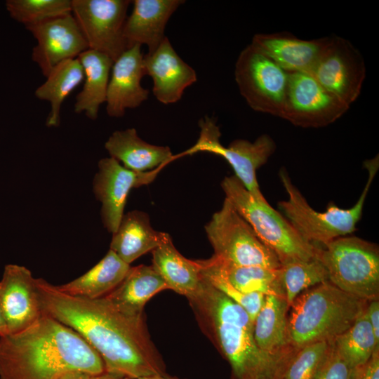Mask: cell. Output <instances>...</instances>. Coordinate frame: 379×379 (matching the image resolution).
<instances>
[{
  "mask_svg": "<svg viewBox=\"0 0 379 379\" xmlns=\"http://www.w3.org/2000/svg\"><path fill=\"white\" fill-rule=\"evenodd\" d=\"M36 286L43 312L79 333L100 355L105 372L132 379L166 373L144 315H126L105 297L67 294L43 279H36Z\"/></svg>",
  "mask_w": 379,
  "mask_h": 379,
  "instance_id": "6da1fadb",
  "label": "cell"
},
{
  "mask_svg": "<svg viewBox=\"0 0 379 379\" xmlns=\"http://www.w3.org/2000/svg\"><path fill=\"white\" fill-rule=\"evenodd\" d=\"M74 370L91 375L105 372L98 352L48 314L23 331L0 337V379H58Z\"/></svg>",
  "mask_w": 379,
  "mask_h": 379,
  "instance_id": "7a4b0ae2",
  "label": "cell"
},
{
  "mask_svg": "<svg viewBox=\"0 0 379 379\" xmlns=\"http://www.w3.org/2000/svg\"><path fill=\"white\" fill-rule=\"evenodd\" d=\"M202 330L231 366V379H281L288 365L262 352L246 311L201 277L188 295Z\"/></svg>",
  "mask_w": 379,
  "mask_h": 379,
  "instance_id": "3957f363",
  "label": "cell"
},
{
  "mask_svg": "<svg viewBox=\"0 0 379 379\" xmlns=\"http://www.w3.org/2000/svg\"><path fill=\"white\" fill-rule=\"evenodd\" d=\"M368 302L341 291L328 281L303 291L288 312L291 347L297 351L310 344L333 340L354 323Z\"/></svg>",
  "mask_w": 379,
  "mask_h": 379,
  "instance_id": "277c9868",
  "label": "cell"
},
{
  "mask_svg": "<svg viewBox=\"0 0 379 379\" xmlns=\"http://www.w3.org/2000/svg\"><path fill=\"white\" fill-rule=\"evenodd\" d=\"M368 180L357 201L350 208H340L330 203L326 211L319 212L311 207L300 191L292 182L285 169L279 172L288 199L278 203L283 215L295 230L310 244L321 246L350 234L360 220L367 194L379 168L378 156L364 162Z\"/></svg>",
  "mask_w": 379,
  "mask_h": 379,
  "instance_id": "5b68a950",
  "label": "cell"
},
{
  "mask_svg": "<svg viewBox=\"0 0 379 379\" xmlns=\"http://www.w3.org/2000/svg\"><path fill=\"white\" fill-rule=\"evenodd\" d=\"M221 187L225 199L251 225L260 241L274 253L281 265L317 258L318 246L302 238L267 200L254 198L234 175L225 177Z\"/></svg>",
  "mask_w": 379,
  "mask_h": 379,
  "instance_id": "8992f818",
  "label": "cell"
},
{
  "mask_svg": "<svg viewBox=\"0 0 379 379\" xmlns=\"http://www.w3.org/2000/svg\"><path fill=\"white\" fill-rule=\"evenodd\" d=\"M317 257L328 281L341 291L366 301L379 299V248L351 236L318 246Z\"/></svg>",
  "mask_w": 379,
  "mask_h": 379,
  "instance_id": "52a82bcc",
  "label": "cell"
},
{
  "mask_svg": "<svg viewBox=\"0 0 379 379\" xmlns=\"http://www.w3.org/2000/svg\"><path fill=\"white\" fill-rule=\"evenodd\" d=\"M214 250L213 257L237 266L272 269L281 264L274 253L258 237L251 225L225 199L221 208L205 226Z\"/></svg>",
  "mask_w": 379,
  "mask_h": 379,
  "instance_id": "ba28073f",
  "label": "cell"
},
{
  "mask_svg": "<svg viewBox=\"0 0 379 379\" xmlns=\"http://www.w3.org/2000/svg\"><path fill=\"white\" fill-rule=\"evenodd\" d=\"M199 126L200 132L197 141L180 155L206 152L223 157L234 170V176L253 197L260 201L266 200L260 190L256 171L275 152L274 140L269 135L262 134L253 142L237 139L225 147L220 141V128L213 118L204 117L199 120Z\"/></svg>",
  "mask_w": 379,
  "mask_h": 379,
  "instance_id": "9c48e42d",
  "label": "cell"
},
{
  "mask_svg": "<svg viewBox=\"0 0 379 379\" xmlns=\"http://www.w3.org/2000/svg\"><path fill=\"white\" fill-rule=\"evenodd\" d=\"M234 78L241 95L252 109L281 117L288 72L250 44L238 55Z\"/></svg>",
  "mask_w": 379,
  "mask_h": 379,
  "instance_id": "30bf717a",
  "label": "cell"
},
{
  "mask_svg": "<svg viewBox=\"0 0 379 379\" xmlns=\"http://www.w3.org/2000/svg\"><path fill=\"white\" fill-rule=\"evenodd\" d=\"M128 0H72V14L88 49L114 62L128 48L124 36Z\"/></svg>",
  "mask_w": 379,
  "mask_h": 379,
  "instance_id": "8fae6325",
  "label": "cell"
},
{
  "mask_svg": "<svg viewBox=\"0 0 379 379\" xmlns=\"http://www.w3.org/2000/svg\"><path fill=\"white\" fill-rule=\"evenodd\" d=\"M349 108L310 74L289 73L281 118L299 127L321 128L337 121Z\"/></svg>",
  "mask_w": 379,
  "mask_h": 379,
  "instance_id": "7c38bea8",
  "label": "cell"
},
{
  "mask_svg": "<svg viewBox=\"0 0 379 379\" xmlns=\"http://www.w3.org/2000/svg\"><path fill=\"white\" fill-rule=\"evenodd\" d=\"M366 72L359 51L347 39L332 36L309 74L350 107L361 93Z\"/></svg>",
  "mask_w": 379,
  "mask_h": 379,
  "instance_id": "4fadbf2b",
  "label": "cell"
},
{
  "mask_svg": "<svg viewBox=\"0 0 379 379\" xmlns=\"http://www.w3.org/2000/svg\"><path fill=\"white\" fill-rule=\"evenodd\" d=\"M161 168L136 172L112 157L99 161L98 171L93 179V192L102 204V222L109 232L114 233L119 225L131 190L152 182Z\"/></svg>",
  "mask_w": 379,
  "mask_h": 379,
  "instance_id": "5bb4252c",
  "label": "cell"
},
{
  "mask_svg": "<svg viewBox=\"0 0 379 379\" xmlns=\"http://www.w3.org/2000/svg\"><path fill=\"white\" fill-rule=\"evenodd\" d=\"M26 29L37 44L32 59L46 77L59 63L76 58L88 49L87 42L72 14L28 25Z\"/></svg>",
  "mask_w": 379,
  "mask_h": 379,
  "instance_id": "9a60e30c",
  "label": "cell"
},
{
  "mask_svg": "<svg viewBox=\"0 0 379 379\" xmlns=\"http://www.w3.org/2000/svg\"><path fill=\"white\" fill-rule=\"evenodd\" d=\"M0 305L8 334L23 331L43 315L36 279L27 268L15 264L5 266L0 281Z\"/></svg>",
  "mask_w": 379,
  "mask_h": 379,
  "instance_id": "2e32d148",
  "label": "cell"
},
{
  "mask_svg": "<svg viewBox=\"0 0 379 379\" xmlns=\"http://www.w3.org/2000/svg\"><path fill=\"white\" fill-rule=\"evenodd\" d=\"M141 46L135 44L113 63L106 98V111L112 117H121L127 109L139 107L147 100L149 91L141 79L145 75Z\"/></svg>",
  "mask_w": 379,
  "mask_h": 379,
  "instance_id": "e0dca14e",
  "label": "cell"
},
{
  "mask_svg": "<svg viewBox=\"0 0 379 379\" xmlns=\"http://www.w3.org/2000/svg\"><path fill=\"white\" fill-rule=\"evenodd\" d=\"M143 64L145 75L153 80V95L164 105L180 100L197 80L196 71L178 55L167 36L154 51L144 55Z\"/></svg>",
  "mask_w": 379,
  "mask_h": 379,
  "instance_id": "ac0fdd59",
  "label": "cell"
},
{
  "mask_svg": "<svg viewBox=\"0 0 379 379\" xmlns=\"http://www.w3.org/2000/svg\"><path fill=\"white\" fill-rule=\"evenodd\" d=\"M330 36L305 40L288 32L256 34L251 44L288 73H310Z\"/></svg>",
  "mask_w": 379,
  "mask_h": 379,
  "instance_id": "d6986e66",
  "label": "cell"
},
{
  "mask_svg": "<svg viewBox=\"0 0 379 379\" xmlns=\"http://www.w3.org/2000/svg\"><path fill=\"white\" fill-rule=\"evenodd\" d=\"M131 13L127 17L124 36L128 48L135 44L154 51L166 36V24L183 0H134Z\"/></svg>",
  "mask_w": 379,
  "mask_h": 379,
  "instance_id": "ffe728a7",
  "label": "cell"
},
{
  "mask_svg": "<svg viewBox=\"0 0 379 379\" xmlns=\"http://www.w3.org/2000/svg\"><path fill=\"white\" fill-rule=\"evenodd\" d=\"M288 309L284 298L265 295L253 322V335L258 347L286 364L296 352L291 347L288 338Z\"/></svg>",
  "mask_w": 379,
  "mask_h": 379,
  "instance_id": "44dd1931",
  "label": "cell"
},
{
  "mask_svg": "<svg viewBox=\"0 0 379 379\" xmlns=\"http://www.w3.org/2000/svg\"><path fill=\"white\" fill-rule=\"evenodd\" d=\"M105 147L110 157L136 172L161 168L175 158L168 147L144 141L134 128L114 131L105 142Z\"/></svg>",
  "mask_w": 379,
  "mask_h": 379,
  "instance_id": "7402d4cb",
  "label": "cell"
},
{
  "mask_svg": "<svg viewBox=\"0 0 379 379\" xmlns=\"http://www.w3.org/2000/svg\"><path fill=\"white\" fill-rule=\"evenodd\" d=\"M112 234L110 250L128 265L152 251L168 235L154 230L149 215L140 211H130L124 215L117 230Z\"/></svg>",
  "mask_w": 379,
  "mask_h": 379,
  "instance_id": "603a6c76",
  "label": "cell"
},
{
  "mask_svg": "<svg viewBox=\"0 0 379 379\" xmlns=\"http://www.w3.org/2000/svg\"><path fill=\"white\" fill-rule=\"evenodd\" d=\"M168 289L152 266L130 267L123 281L103 296L121 312L132 317L143 316L146 302L156 293Z\"/></svg>",
  "mask_w": 379,
  "mask_h": 379,
  "instance_id": "cb8c5ba5",
  "label": "cell"
},
{
  "mask_svg": "<svg viewBox=\"0 0 379 379\" xmlns=\"http://www.w3.org/2000/svg\"><path fill=\"white\" fill-rule=\"evenodd\" d=\"M84 73L82 90L74 103L76 113L84 112L92 120L98 118L101 105L106 102L107 87L114 61L107 55L87 49L77 58Z\"/></svg>",
  "mask_w": 379,
  "mask_h": 379,
  "instance_id": "d4e9b609",
  "label": "cell"
},
{
  "mask_svg": "<svg viewBox=\"0 0 379 379\" xmlns=\"http://www.w3.org/2000/svg\"><path fill=\"white\" fill-rule=\"evenodd\" d=\"M168 289L186 297L193 293L201 281L200 266L197 260L185 258L174 246L168 234L152 251V265Z\"/></svg>",
  "mask_w": 379,
  "mask_h": 379,
  "instance_id": "484cf974",
  "label": "cell"
},
{
  "mask_svg": "<svg viewBox=\"0 0 379 379\" xmlns=\"http://www.w3.org/2000/svg\"><path fill=\"white\" fill-rule=\"evenodd\" d=\"M130 267V265L109 249L105 257L87 272L67 284L55 286L71 295L98 299L118 286Z\"/></svg>",
  "mask_w": 379,
  "mask_h": 379,
  "instance_id": "4316f807",
  "label": "cell"
},
{
  "mask_svg": "<svg viewBox=\"0 0 379 379\" xmlns=\"http://www.w3.org/2000/svg\"><path fill=\"white\" fill-rule=\"evenodd\" d=\"M232 286L244 293H259L285 298L279 267L237 266L212 256L206 260Z\"/></svg>",
  "mask_w": 379,
  "mask_h": 379,
  "instance_id": "83f0119b",
  "label": "cell"
},
{
  "mask_svg": "<svg viewBox=\"0 0 379 379\" xmlns=\"http://www.w3.org/2000/svg\"><path fill=\"white\" fill-rule=\"evenodd\" d=\"M84 79L82 65L77 58L66 60L55 66L46 81L35 91V96L48 101L51 112L46 119L48 127L60 124L61 105L65 98Z\"/></svg>",
  "mask_w": 379,
  "mask_h": 379,
  "instance_id": "f1b7e54d",
  "label": "cell"
},
{
  "mask_svg": "<svg viewBox=\"0 0 379 379\" xmlns=\"http://www.w3.org/2000/svg\"><path fill=\"white\" fill-rule=\"evenodd\" d=\"M340 354L351 366L360 368L379 350L366 310L344 333L332 340Z\"/></svg>",
  "mask_w": 379,
  "mask_h": 379,
  "instance_id": "f546056e",
  "label": "cell"
},
{
  "mask_svg": "<svg viewBox=\"0 0 379 379\" xmlns=\"http://www.w3.org/2000/svg\"><path fill=\"white\" fill-rule=\"evenodd\" d=\"M279 270L289 307L301 293L328 281L327 272L317 257L281 265Z\"/></svg>",
  "mask_w": 379,
  "mask_h": 379,
  "instance_id": "4dcf8cb0",
  "label": "cell"
},
{
  "mask_svg": "<svg viewBox=\"0 0 379 379\" xmlns=\"http://www.w3.org/2000/svg\"><path fill=\"white\" fill-rule=\"evenodd\" d=\"M11 17L25 27L72 14V0H8Z\"/></svg>",
  "mask_w": 379,
  "mask_h": 379,
  "instance_id": "1f68e13d",
  "label": "cell"
},
{
  "mask_svg": "<svg viewBox=\"0 0 379 379\" xmlns=\"http://www.w3.org/2000/svg\"><path fill=\"white\" fill-rule=\"evenodd\" d=\"M330 344L331 340L321 341L298 350L289 361L281 379H315Z\"/></svg>",
  "mask_w": 379,
  "mask_h": 379,
  "instance_id": "d6a6232c",
  "label": "cell"
},
{
  "mask_svg": "<svg viewBox=\"0 0 379 379\" xmlns=\"http://www.w3.org/2000/svg\"><path fill=\"white\" fill-rule=\"evenodd\" d=\"M201 277L213 287L242 307L253 322L259 312L265 295L259 293H244L231 285L206 260H197Z\"/></svg>",
  "mask_w": 379,
  "mask_h": 379,
  "instance_id": "836d02e7",
  "label": "cell"
},
{
  "mask_svg": "<svg viewBox=\"0 0 379 379\" xmlns=\"http://www.w3.org/2000/svg\"><path fill=\"white\" fill-rule=\"evenodd\" d=\"M362 367L351 366L340 356L331 340L328 351L315 379H359Z\"/></svg>",
  "mask_w": 379,
  "mask_h": 379,
  "instance_id": "e575fe53",
  "label": "cell"
},
{
  "mask_svg": "<svg viewBox=\"0 0 379 379\" xmlns=\"http://www.w3.org/2000/svg\"><path fill=\"white\" fill-rule=\"evenodd\" d=\"M366 313L373 329L376 342L379 344V300L368 302Z\"/></svg>",
  "mask_w": 379,
  "mask_h": 379,
  "instance_id": "d590c367",
  "label": "cell"
},
{
  "mask_svg": "<svg viewBox=\"0 0 379 379\" xmlns=\"http://www.w3.org/2000/svg\"><path fill=\"white\" fill-rule=\"evenodd\" d=\"M359 379H379V350L375 351L362 367Z\"/></svg>",
  "mask_w": 379,
  "mask_h": 379,
  "instance_id": "8d00e7d4",
  "label": "cell"
},
{
  "mask_svg": "<svg viewBox=\"0 0 379 379\" xmlns=\"http://www.w3.org/2000/svg\"><path fill=\"white\" fill-rule=\"evenodd\" d=\"M92 375L81 371H69L61 375L58 379H91Z\"/></svg>",
  "mask_w": 379,
  "mask_h": 379,
  "instance_id": "74e56055",
  "label": "cell"
},
{
  "mask_svg": "<svg viewBox=\"0 0 379 379\" xmlns=\"http://www.w3.org/2000/svg\"><path fill=\"white\" fill-rule=\"evenodd\" d=\"M8 328L0 305V337L7 335Z\"/></svg>",
  "mask_w": 379,
  "mask_h": 379,
  "instance_id": "f35d334b",
  "label": "cell"
},
{
  "mask_svg": "<svg viewBox=\"0 0 379 379\" xmlns=\"http://www.w3.org/2000/svg\"><path fill=\"white\" fill-rule=\"evenodd\" d=\"M124 378H121L117 375H115L114 374H111L107 372H104L100 374L97 375H92L91 377V379H124Z\"/></svg>",
  "mask_w": 379,
  "mask_h": 379,
  "instance_id": "ab89813d",
  "label": "cell"
},
{
  "mask_svg": "<svg viewBox=\"0 0 379 379\" xmlns=\"http://www.w3.org/2000/svg\"><path fill=\"white\" fill-rule=\"evenodd\" d=\"M138 379H181L178 377L170 376L166 374L164 375H153L147 377L140 378Z\"/></svg>",
  "mask_w": 379,
  "mask_h": 379,
  "instance_id": "60d3db41",
  "label": "cell"
},
{
  "mask_svg": "<svg viewBox=\"0 0 379 379\" xmlns=\"http://www.w3.org/2000/svg\"><path fill=\"white\" fill-rule=\"evenodd\" d=\"M124 379H132V378H124Z\"/></svg>",
  "mask_w": 379,
  "mask_h": 379,
  "instance_id": "b9f144b4",
  "label": "cell"
}]
</instances>
